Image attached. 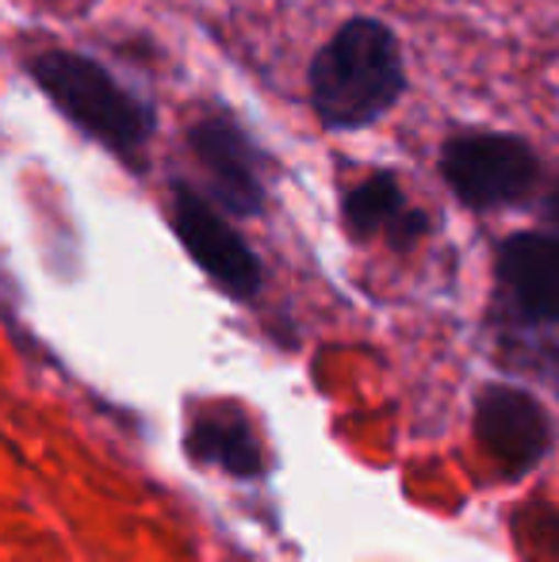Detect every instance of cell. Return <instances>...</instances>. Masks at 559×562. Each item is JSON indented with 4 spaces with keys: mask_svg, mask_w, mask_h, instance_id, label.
<instances>
[{
    "mask_svg": "<svg viewBox=\"0 0 559 562\" xmlns=\"http://www.w3.org/2000/svg\"><path fill=\"white\" fill-rule=\"evenodd\" d=\"M188 451L203 463H219L223 471L238 474V479H257L265 471L261 445L254 437V425L231 402H215L203 406L188 422Z\"/></svg>",
    "mask_w": 559,
    "mask_h": 562,
    "instance_id": "ba28073f",
    "label": "cell"
},
{
    "mask_svg": "<svg viewBox=\"0 0 559 562\" xmlns=\"http://www.w3.org/2000/svg\"><path fill=\"white\" fill-rule=\"evenodd\" d=\"M545 218L559 229V180L552 184V192H548V200H545Z\"/></svg>",
    "mask_w": 559,
    "mask_h": 562,
    "instance_id": "30bf717a",
    "label": "cell"
},
{
    "mask_svg": "<svg viewBox=\"0 0 559 562\" xmlns=\"http://www.w3.org/2000/svg\"><path fill=\"white\" fill-rule=\"evenodd\" d=\"M172 229L192 252V260L234 299H249L261 288V265L254 249L223 223L215 207L188 184L172 188Z\"/></svg>",
    "mask_w": 559,
    "mask_h": 562,
    "instance_id": "277c9868",
    "label": "cell"
},
{
    "mask_svg": "<svg viewBox=\"0 0 559 562\" xmlns=\"http://www.w3.org/2000/svg\"><path fill=\"white\" fill-rule=\"evenodd\" d=\"M345 223L357 237L388 234L395 245H411L429 229V218L414 211L403 195L395 172H376L365 184H357L345 200Z\"/></svg>",
    "mask_w": 559,
    "mask_h": 562,
    "instance_id": "9c48e42d",
    "label": "cell"
},
{
    "mask_svg": "<svg viewBox=\"0 0 559 562\" xmlns=\"http://www.w3.org/2000/svg\"><path fill=\"white\" fill-rule=\"evenodd\" d=\"M499 283L529 326L559 329V234H510L499 245Z\"/></svg>",
    "mask_w": 559,
    "mask_h": 562,
    "instance_id": "8992f818",
    "label": "cell"
},
{
    "mask_svg": "<svg viewBox=\"0 0 559 562\" xmlns=\"http://www.w3.org/2000/svg\"><path fill=\"white\" fill-rule=\"evenodd\" d=\"M476 437L506 474H525L545 459L552 425L533 394L517 386H487L476 402Z\"/></svg>",
    "mask_w": 559,
    "mask_h": 562,
    "instance_id": "5b68a950",
    "label": "cell"
},
{
    "mask_svg": "<svg viewBox=\"0 0 559 562\" xmlns=\"http://www.w3.org/2000/svg\"><path fill=\"white\" fill-rule=\"evenodd\" d=\"M31 77L81 131L112 146L115 154H135L154 134V112L92 58L74 50H46L31 58Z\"/></svg>",
    "mask_w": 559,
    "mask_h": 562,
    "instance_id": "7a4b0ae2",
    "label": "cell"
},
{
    "mask_svg": "<svg viewBox=\"0 0 559 562\" xmlns=\"http://www.w3.org/2000/svg\"><path fill=\"white\" fill-rule=\"evenodd\" d=\"M406 69L380 20H349L311 61V104L329 131H357L399 104Z\"/></svg>",
    "mask_w": 559,
    "mask_h": 562,
    "instance_id": "6da1fadb",
    "label": "cell"
},
{
    "mask_svg": "<svg viewBox=\"0 0 559 562\" xmlns=\"http://www.w3.org/2000/svg\"><path fill=\"white\" fill-rule=\"evenodd\" d=\"M440 177L471 211H499L529 200L540 184V157L517 134L468 131L440 146Z\"/></svg>",
    "mask_w": 559,
    "mask_h": 562,
    "instance_id": "3957f363",
    "label": "cell"
},
{
    "mask_svg": "<svg viewBox=\"0 0 559 562\" xmlns=\"http://www.w3.org/2000/svg\"><path fill=\"white\" fill-rule=\"evenodd\" d=\"M188 146H192L200 169L211 180V195L234 215H257L265 203V188L257 177V149L254 142L242 134L238 123L226 115H203L200 123L188 131Z\"/></svg>",
    "mask_w": 559,
    "mask_h": 562,
    "instance_id": "52a82bcc",
    "label": "cell"
}]
</instances>
